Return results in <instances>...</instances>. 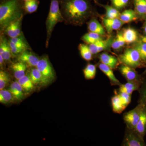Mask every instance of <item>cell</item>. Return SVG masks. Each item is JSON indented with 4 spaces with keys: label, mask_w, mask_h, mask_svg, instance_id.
I'll return each mask as SVG.
<instances>
[{
    "label": "cell",
    "mask_w": 146,
    "mask_h": 146,
    "mask_svg": "<svg viewBox=\"0 0 146 146\" xmlns=\"http://www.w3.org/2000/svg\"><path fill=\"white\" fill-rule=\"evenodd\" d=\"M121 146H145L146 143L144 138L139 135L134 129L126 127Z\"/></svg>",
    "instance_id": "obj_6"
},
{
    "label": "cell",
    "mask_w": 146,
    "mask_h": 146,
    "mask_svg": "<svg viewBox=\"0 0 146 146\" xmlns=\"http://www.w3.org/2000/svg\"><path fill=\"white\" fill-rule=\"evenodd\" d=\"M98 67L100 70L107 77L112 86H119L122 84L115 76L113 70L109 66L100 62L99 63Z\"/></svg>",
    "instance_id": "obj_13"
},
{
    "label": "cell",
    "mask_w": 146,
    "mask_h": 146,
    "mask_svg": "<svg viewBox=\"0 0 146 146\" xmlns=\"http://www.w3.org/2000/svg\"><path fill=\"white\" fill-rule=\"evenodd\" d=\"M99 58L101 63L109 66L113 70L117 69L120 63L117 58L107 53H102Z\"/></svg>",
    "instance_id": "obj_14"
},
{
    "label": "cell",
    "mask_w": 146,
    "mask_h": 146,
    "mask_svg": "<svg viewBox=\"0 0 146 146\" xmlns=\"http://www.w3.org/2000/svg\"><path fill=\"white\" fill-rule=\"evenodd\" d=\"M137 18V14L136 11L131 9H126L121 13L119 18L125 24L136 21Z\"/></svg>",
    "instance_id": "obj_23"
},
{
    "label": "cell",
    "mask_w": 146,
    "mask_h": 146,
    "mask_svg": "<svg viewBox=\"0 0 146 146\" xmlns=\"http://www.w3.org/2000/svg\"><path fill=\"white\" fill-rule=\"evenodd\" d=\"M78 49L82 57L84 60L87 61L93 60V54L89 49V46L85 44H80L78 46Z\"/></svg>",
    "instance_id": "obj_30"
},
{
    "label": "cell",
    "mask_w": 146,
    "mask_h": 146,
    "mask_svg": "<svg viewBox=\"0 0 146 146\" xmlns=\"http://www.w3.org/2000/svg\"><path fill=\"white\" fill-rule=\"evenodd\" d=\"M15 99L13 95L9 90L3 89L0 91V102L7 104L13 102Z\"/></svg>",
    "instance_id": "obj_32"
},
{
    "label": "cell",
    "mask_w": 146,
    "mask_h": 146,
    "mask_svg": "<svg viewBox=\"0 0 146 146\" xmlns=\"http://www.w3.org/2000/svg\"><path fill=\"white\" fill-rule=\"evenodd\" d=\"M138 91L139 93L138 104H141L146 108V77H144L142 84Z\"/></svg>",
    "instance_id": "obj_31"
},
{
    "label": "cell",
    "mask_w": 146,
    "mask_h": 146,
    "mask_svg": "<svg viewBox=\"0 0 146 146\" xmlns=\"http://www.w3.org/2000/svg\"><path fill=\"white\" fill-rule=\"evenodd\" d=\"M18 82L23 87L24 91L29 92L34 88V84L33 83L30 77L29 72L26 74L25 75L19 79Z\"/></svg>",
    "instance_id": "obj_24"
},
{
    "label": "cell",
    "mask_w": 146,
    "mask_h": 146,
    "mask_svg": "<svg viewBox=\"0 0 146 146\" xmlns=\"http://www.w3.org/2000/svg\"><path fill=\"white\" fill-rule=\"evenodd\" d=\"M23 34L17 37L10 38L9 40L13 42L15 44L20 48H23L25 49L30 50L31 48L27 42L25 37L23 36Z\"/></svg>",
    "instance_id": "obj_33"
},
{
    "label": "cell",
    "mask_w": 146,
    "mask_h": 146,
    "mask_svg": "<svg viewBox=\"0 0 146 146\" xmlns=\"http://www.w3.org/2000/svg\"><path fill=\"white\" fill-rule=\"evenodd\" d=\"M3 1V0H1V1Z\"/></svg>",
    "instance_id": "obj_46"
},
{
    "label": "cell",
    "mask_w": 146,
    "mask_h": 146,
    "mask_svg": "<svg viewBox=\"0 0 146 146\" xmlns=\"http://www.w3.org/2000/svg\"><path fill=\"white\" fill-rule=\"evenodd\" d=\"M102 36L95 33L89 32L84 34L82 37V40L88 44L95 43L98 40L102 39Z\"/></svg>",
    "instance_id": "obj_29"
},
{
    "label": "cell",
    "mask_w": 146,
    "mask_h": 146,
    "mask_svg": "<svg viewBox=\"0 0 146 146\" xmlns=\"http://www.w3.org/2000/svg\"><path fill=\"white\" fill-rule=\"evenodd\" d=\"M0 55L2 56L6 62L11 61L12 57L9 41L3 33H1L0 37Z\"/></svg>",
    "instance_id": "obj_11"
},
{
    "label": "cell",
    "mask_w": 146,
    "mask_h": 146,
    "mask_svg": "<svg viewBox=\"0 0 146 146\" xmlns=\"http://www.w3.org/2000/svg\"><path fill=\"white\" fill-rule=\"evenodd\" d=\"M13 95L15 99L21 101L24 98V90L18 81L13 82L8 89Z\"/></svg>",
    "instance_id": "obj_21"
},
{
    "label": "cell",
    "mask_w": 146,
    "mask_h": 146,
    "mask_svg": "<svg viewBox=\"0 0 146 146\" xmlns=\"http://www.w3.org/2000/svg\"><path fill=\"white\" fill-rule=\"evenodd\" d=\"M123 37L127 44H131L136 42L138 39V35L137 31L131 27L124 29L122 33Z\"/></svg>",
    "instance_id": "obj_20"
},
{
    "label": "cell",
    "mask_w": 146,
    "mask_h": 146,
    "mask_svg": "<svg viewBox=\"0 0 146 146\" xmlns=\"http://www.w3.org/2000/svg\"><path fill=\"white\" fill-rule=\"evenodd\" d=\"M96 66L91 63L87 64L83 70L84 78L87 80L94 79L96 77Z\"/></svg>",
    "instance_id": "obj_26"
},
{
    "label": "cell",
    "mask_w": 146,
    "mask_h": 146,
    "mask_svg": "<svg viewBox=\"0 0 146 146\" xmlns=\"http://www.w3.org/2000/svg\"><path fill=\"white\" fill-rule=\"evenodd\" d=\"M144 75H146V70H145V72H144L143 73Z\"/></svg>",
    "instance_id": "obj_44"
},
{
    "label": "cell",
    "mask_w": 146,
    "mask_h": 146,
    "mask_svg": "<svg viewBox=\"0 0 146 146\" xmlns=\"http://www.w3.org/2000/svg\"><path fill=\"white\" fill-rule=\"evenodd\" d=\"M29 74L34 85H44L42 74L36 67L31 68L30 71L29 72Z\"/></svg>",
    "instance_id": "obj_25"
},
{
    "label": "cell",
    "mask_w": 146,
    "mask_h": 146,
    "mask_svg": "<svg viewBox=\"0 0 146 146\" xmlns=\"http://www.w3.org/2000/svg\"><path fill=\"white\" fill-rule=\"evenodd\" d=\"M142 82L139 81H127L124 84H122L117 90L118 92H125L132 95L134 91H138L140 89Z\"/></svg>",
    "instance_id": "obj_16"
},
{
    "label": "cell",
    "mask_w": 146,
    "mask_h": 146,
    "mask_svg": "<svg viewBox=\"0 0 146 146\" xmlns=\"http://www.w3.org/2000/svg\"><path fill=\"white\" fill-rule=\"evenodd\" d=\"M10 76L8 73L3 70L0 71V90H3L10 81Z\"/></svg>",
    "instance_id": "obj_37"
},
{
    "label": "cell",
    "mask_w": 146,
    "mask_h": 146,
    "mask_svg": "<svg viewBox=\"0 0 146 146\" xmlns=\"http://www.w3.org/2000/svg\"><path fill=\"white\" fill-rule=\"evenodd\" d=\"M23 1L24 2H25L27 1H31V0H23Z\"/></svg>",
    "instance_id": "obj_45"
},
{
    "label": "cell",
    "mask_w": 146,
    "mask_h": 146,
    "mask_svg": "<svg viewBox=\"0 0 146 146\" xmlns=\"http://www.w3.org/2000/svg\"><path fill=\"white\" fill-rule=\"evenodd\" d=\"M36 68L39 70L43 78L44 86L51 83L55 78L54 69L48 55L40 58Z\"/></svg>",
    "instance_id": "obj_5"
},
{
    "label": "cell",
    "mask_w": 146,
    "mask_h": 146,
    "mask_svg": "<svg viewBox=\"0 0 146 146\" xmlns=\"http://www.w3.org/2000/svg\"><path fill=\"white\" fill-rule=\"evenodd\" d=\"M111 105L113 112L120 114L126 108L123 105L118 94L115 93V95L111 99Z\"/></svg>",
    "instance_id": "obj_22"
},
{
    "label": "cell",
    "mask_w": 146,
    "mask_h": 146,
    "mask_svg": "<svg viewBox=\"0 0 146 146\" xmlns=\"http://www.w3.org/2000/svg\"><path fill=\"white\" fill-rule=\"evenodd\" d=\"M115 93L118 94L123 105L127 108L131 101V95L125 93V92H118L116 90Z\"/></svg>",
    "instance_id": "obj_38"
},
{
    "label": "cell",
    "mask_w": 146,
    "mask_h": 146,
    "mask_svg": "<svg viewBox=\"0 0 146 146\" xmlns=\"http://www.w3.org/2000/svg\"><path fill=\"white\" fill-rule=\"evenodd\" d=\"M60 11L66 24L81 26L93 14L88 0H59Z\"/></svg>",
    "instance_id": "obj_1"
},
{
    "label": "cell",
    "mask_w": 146,
    "mask_h": 146,
    "mask_svg": "<svg viewBox=\"0 0 146 146\" xmlns=\"http://www.w3.org/2000/svg\"><path fill=\"white\" fill-rule=\"evenodd\" d=\"M141 40H142V41H143V42H146V36H142V37H141Z\"/></svg>",
    "instance_id": "obj_43"
},
{
    "label": "cell",
    "mask_w": 146,
    "mask_h": 146,
    "mask_svg": "<svg viewBox=\"0 0 146 146\" xmlns=\"http://www.w3.org/2000/svg\"><path fill=\"white\" fill-rule=\"evenodd\" d=\"M5 61L2 56L0 55V66H1V70H3V68L5 67Z\"/></svg>",
    "instance_id": "obj_41"
},
{
    "label": "cell",
    "mask_w": 146,
    "mask_h": 146,
    "mask_svg": "<svg viewBox=\"0 0 146 146\" xmlns=\"http://www.w3.org/2000/svg\"><path fill=\"white\" fill-rule=\"evenodd\" d=\"M88 29L89 32L95 33L102 36L106 35L104 28L95 18H92L89 21L88 23Z\"/></svg>",
    "instance_id": "obj_19"
},
{
    "label": "cell",
    "mask_w": 146,
    "mask_h": 146,
    "mask_svg": "<svg viewBox=\"0 0 146 146\" xmlns=\"http://www.w3.org/2000/svg\"><path fill=\"white\" fill-rule=\"evenodd\" d=\"M112 42L111 39L110 38L106 40L102 39L89 44V46L92 54H96L107 49L108 47L110 44H111Z\"/></svg>",
    "instance_id": "obj_12"
},
{
    "label": "cell",
    "mask_w": 146,
    "mask_h": 146,
    "mask_svg": "<svg viewBox=\"0 0 146 146\" xmlns=\"http://www.w3.org/2000/svg\"><path fill=\"white\" fill-rule=\"evenodd\" d=\"M119 71L127 81H143L144 76L140 75L135 69L121 64L119 68Z\"/></svg>",
    "instance_id": "obj_9"
},
{
    "label": "cell",
    "mask_w": 146,
    "mask_h": 146,
    "mask_svg": "<svg viewBox=\"0 0 146 146\" xmlns=\"http://www.w3.org/2000/svg\"><path fill=\"white\" fill-rule=\"evenodd\" d=\"M118 58L121 64L135 69L144 67L146 63L142 60L138 51L133 48L126 50Z\"/></svg>",
    "instance_id": "obj_4"
},
{
    "label": "cell",
    "mask_w": 146,
    "mask_h": 146,
    "mask_svg": "<svg viewBox=\"0 0 146 146\" xmlns=\"http://www.w3.org/2000/svg\"><path fill=\"white\" fill-rule=\"evenodd\" d=\"M106 11L105 18H119L121 13L118 10V9L114 7L109 5L104 6Z\"/></svg>",
    "instance_id": "obj_36"
},
{
    "label": "cell",
    "mask_w": 146,
    "mask_h": 146,
    "mask_svg": "<svg viewBox=\"0 0 146 146\" xmlns=\"http://www.w3.org/2000/svg\"><path fill=\"white\" fill-rule=\"evenodd\" d=\"M133 4L137 15L146 16V0H133Z\"/></svg>",
    "instance_id": "obj_27"
},
{
    "label": "cell",
    "mask_w": 146,
    "mask_h": 146,
    "mask_svg": "<svg viewBox=\"0 0 146 146\" xmlns=\"http://www.w3.org/2000/svg\"><path fill=\"white\" fill-rule=\"evenodd\" d=\"M142 137H145L146 134V108L144 107L141 113V117L136 126L134 129Z\"/></svg>",
    "instance_id": "obj_18"
},
{
    "label": "cell",
    "mask_w": 146,
    "mask_h": 146,
    "mask_svg": "<svg viewBox=\"0 0 146 146\" xmlns=\"http://www.w3.org/2000/svg\"><path fill=\"white\" fill-rule=\"evenodd\" d=\"M144 107L143 105L138 104L133 109L124 113L123 120L126 127L134 129L140 119Z\"/></svg>",
    "instance_id": "obj_7"
},
{
    "label": "cell",
    "mask_w": 146,
    "mask_h": 146,
    "mask_svg": "<svg viewBox=\"0 0 146 146\" xmlns=\"http://www.w3.org/2000/svg\"><path fill=\"white\" fill-rule=\"evenodd\" d=\"M40 58L29 50H26L17 56V60L24 63L27 68H35Z\"/></svg>",
    "instance_id": "obj_8"
},
{
    "label": "cell",
    "mask_w": 146,
    "mask_h": 146,
    "mask_svg": "<svg viewBox=\"0 0 146 146\" xmlns=\"http://www.w3.org/2000/svg\"><path fill=\"white\" fill-rule=\"evenodd\" d=\"M64 22V18L60 11L59 0H51L50 10L46 22V47L48 46L49 42L56 25Z\"/></svg>",
    "instance_id": "obj_3"
},
{
    "label": "cell",
    "mask_w": 146,
    "mask_h": 146,
    "mask_svg": "<svg viewBox=\"0 0 146 146\" xmlns=\"http://www.w3.org/2000/svg\"><path fill=\"white\" fill-rule=\"evenodd\" d=\"M39 4V0H31L24 2L23 8L25 13H32L36 11Z\"/></svg>",
    "instance_id": "obj_28"
},
{
    "label": "cell",
    "mask_w": 146,
    "mask_h": 146,
    "mask_svg": "<svg viewBox=\"0 0 146 146\" xmlns=\"http://www.w3.org/2000/svg\"><path fill=\"white\" fill-rule=\"evenodd\" d=\"M0 4L1 33L11 22L24 16L23 0H3Z\"/></svg>",
    "instance_id": "obj_2"
},
{
    "label": "cell",
    "mask_w": 146,
    "mask_h": 146,
    "mask_svg": "<svg viewBox=\"0 0 146 146\" xmlns=\"http://www.w3.org/2000/svg\"><path fill=\"white\" fill-rule=\"evenodd\" d=\"M125 44L122 34L119 32L117 34L115 39L112 41L111 46L113 49L118 50L122 48Z\"/></svg>",
    "instance_id": "obj_35"
},
{
    "label": "cell",
    "mask_w": 146,
    "mask_h": 146,
    "mask_svg": "<svg viewBox=\"0 0 146 146\" xmlns=\"http://www.w3.org/2000/svg\"><path fill=\"white\" fill-rule=\"evenodd\" d=\"M133 48L138 51L142 60L146 63V42L140 40L135 43Z\"/></svg>",
    "instance_id": "obj_34"
},
{
    "label": "cell",
    "mask_w": 146,
    "mask_h": 146,
    "mask_svg": "<svg viewBox=\"0 0 146 146\" xmlns=\"http://www.w3.org/2000/svg\"><path fill=\"white\" fill-rule=\"evenodd\" d=\"M9 44H10L11 50L12 57L18 56L19 55L21 54V53L26 50L23 48L18 47L10 40H9Z\"/></svg>",
    "instance_id": "obj_39"
},
{
    "label": "cell",
    "mask_w": 146,
    "mask_h": 146,
    "mask_svg": "<svg viewBox=\"0 0 146 146\" xmlns=\"http://www.w3.org/2000/svg\"><path fill=\"white\" fill-rule=\"evenodd\" d=\"M143 29L144 33H145V34L146 36V18L145 23H144Z\"/></svg>",
    "instance_id": "obj_42"
},
{
    "label": "cell",
    "mask_w": 146,
    "mask_h": 146,
    "mask_svg": "<svg viewBox=\"0 0 146 146\" xmlns=\"http://www.w3.org/2000/svg\"><path fill=\"white\" fill-rule=\"evenodd\" d=\"M113 7L118 9H122L127 5L129 0H111Z\"/></svg>",
    "instance_id": "obj_40"
},
{
    "label": "cell",
    "mask_w": 146,
    "mask_h": 146,
    "mask_svg": "<svg viewBox=\"0 0 146 146\" xmlns=\"http://www.w3.org/2000/svg\"><path fill=\"white\" fill-rule=\"evenodd\" d=\"M102 20L104 25L108 33L119 29L125 24L119 18H104Z\"/></svg>",
    "instance_id": "obj_15"
},
{
    "label": "cell",
    "mask_w": 146,
    "mask_h": 146,
    "mask_svg": "<svg viewBox=\"0 0 146 146\" xmlns=\"http://www.w3.org/2000/svg\"><path fill=\"white\" fill-rule=\"evenodd\" d=\"M23 16L11 22L5 29L1 33H3L9 36L10 38L17 37L20 36L23 33L21 31L22 21Z\"/></svg>",
    "instance_id": "obj_10"
},
{
    "label": "cell",
    "mask_w": 146,
    "mask_h": 146,
    "mask_svg": "<svg viewBox=\"0 0 146 146\" xmlns=\"http://www.w3.org/2000/svg\"><path fill=\"white\" fill-rule=\"evenodd\" d=\"M27 68L24 63L18 61L11 63L10 66L13 76L18 80L25 75Z\"/></svg>",
    "instance_id": "obj_17"
}]
</instances>
